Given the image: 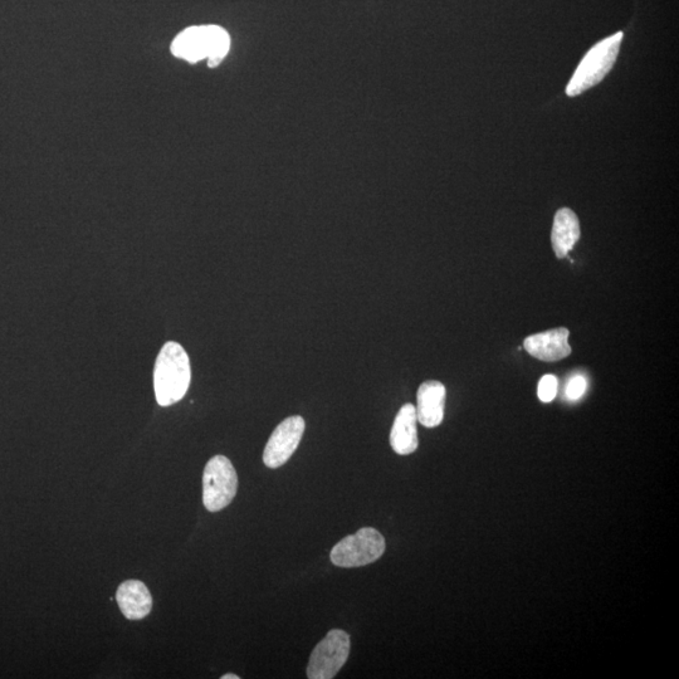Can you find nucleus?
Here are the masks:
<instances>
[{
  "mask_svg": "<svg viewBox=\"0 0 679 679\" xmlns=\"http://www.w3.org/2000/svg\"><path fill=\"white\" fill-rule=\"evenodd\" d=\"M192 370L187 351L183 346L169 341L161 349L154 370L156 400L161 407L180 402L187 394Z\"/></svg>",
  "mask_w": 679,
  "mask_h": 679,
  "instance_id": "f257e3e1",
  "label": "nucleus"
},
{
  "mask_svg": "<svg viewBox=\"0 0 679 679\" xmlns=\"http://www.w3.org/2000/svg\"><path fill=\"white\" fill-rule=\"evenodd\" d=\"M231 38L218 26H199L185 29L174 39V56L195 63L208 57L209 67H217L226 57Z\"/></svg>",
  "mask_w": 679,
  "mask_h": 679,
  "instance_id": "f03ea898",
  "label": "nucleus"
},
{
  "mask_svg": "<svg viewBox=\"0 0 679 679\" xmlns=\"http://www.w3.org/2000/svg\"><path fill=\"white\" fill-rule=\"evenodd\" d=\"M623 38V32H619L591 48L576 68L573 78L566 87V95L579 96L602 82L617 61Z\"/></svg>",
  "mask_w": 679,
  "mask_h": 679,
  "instance_id": "7ed1b4c3",
  "label": "nucleus"
},
{
  "mask_svg": "<svg viewBox=\"0 0 679 679\" xmlns=\"http://www.w3.org/2000/svg\"><path fill=\"white\" fill-rule=\"evenodd\" d=\"M385 539L373 527H364L354 535L346 536L331 550L332 564L340 568H360L375 563L383 556Z\"/></svg>",
  "mask_w": 679,
  "mask_h": 679,
  "instance_id": "20e7f679",
  "label": "nucleus"
},
{
  "mask_svg": "<svg viewBox=\"0 0 679 679\" xmlns=\"http://www.w3.org/2000/svg\"><path fill=\"white\" fill-rule=\"evenodd\" d=\"M238 476L227 457L210 459L203 473V503L209 512L222 511L236 497Z\"/></svg>",
  "mask_w": 679,
  "mask_h": 679,
  "instance_id": "39448f33",
  "label": "nucleus"
},
{
  "mask_svg": "<svg viewBox=\"0 0 679 679\" xmlns=\"http://www.w3.org/2000/svg\"><path fill=\"white\" fill-rule=\"evenodd\" d=\"M350 654V635L344 630L334 629L317 644L312 651L307 677L310 679H331L348 662Z\"/></svg>",
  "mask_w": 679,
  "mask_h": 679,
  "instance_id": "423d86ee",
  "label": "nucleus"
},
{
  "mask_svg": "<svg viewBox=\"0 0 679 679\" xmlns=\"http://www.w3.org/2000/svg\"><path fill=\"white\" fill-rule=\"evenodd\" d=\"M305 420L300 415H293L280 423L268 439L263 462L268 468L276 470L285 464L299 448L305 433Z\"/></svg>",
  "mask_w": 679,
  "mask_h": 679,
  "instance_id": "0eeeda50",
  "label": "nucleus"
},
{
  "mask_svg": "<svg viewBox=\"0 0 679 679\" xmlns=\"http://www.w3.org/2000/svg\"><path fill=\"white\" fill-rule=\"evenodd\" d=\"M570 332L565 327L526 337L524 348L531 356L546 363L563 360L571 354Z\"/></svg>",
  "mask_w": 679,
  "mask_h": 679,
  "instance_id": "6e6552de",
  "label": "nucleus"
},
{
  "mask_svg": "<svg viewBox=\"0 0 679 679\" xmlns=\"http://www.w3.org/2000/svg\"><path fill=\"white\" fill-rule=\"evenodd\" d=\"M446 387L437 380H429L418 389V422L427 428H436L443 422L446 408Z\"/></svg>",
  "mask_w": 679,
  "mask_h": 679,
  "instance_id": "1a4fd4ad",
  "label": "nucleus"
},
{
  "mask_svg": "<svg viewBox=\"0 0 679 679\" xmlns=\"http://www.w3.org/2000/svg\"><path fill=\"white\" fill-rule=\"evenodd\" d=\"M117 604L126 619L140 620L148 617L153 609V597L143 581L127 580L116 593Z\"/></svg>",
  "mask_w": 679,
  "mask_h": 679,
  "instance_id": "9d476101",
  "label": "nucleus"
},
{
  "mask_svg": "<svg viewBox=\"0 0 679 679\" xmlns=\"http://www.w3.org/2000/svg\"><path fill=\"white\" fill-rule=\"evenodd\" d=\"M417 423V410L414 405L410 403L403 405L394 419L390 432V446L395 453L408 456L417 451L419 446Z\"/></svg>",
  "mask_w": 679,
  "mask_h": 679,
  "instance_id": "9b49d317",
  "label": "nucleus"
},
{
  "mask_svg": "<svg viewBox=\"0 0 679 679\" xmlns=\"http://www.w3.org/2000/svg\"><path fill=\"white\" fill-rule=\"evenodd\" d=\"M580 238V223L578 216L569 208H563L556 213L551 242L558 258L568 256L571 249Z\"/></svg>",
  "mask_w": 679,
  "mask_h": 679,
  "instance_id": "f8f14e48",
  "label": "nucleus"
},
{
  "mask_svg": "<svg viewBox=\"0 0 679 679\" xmlns=\"http://www.w3.org/2000/svg\"><path fill=\"white\" fill-rule=\"evenodd\" d=\"M558 378L554 375H545L542 376L540 383H539V388H537V395H539V399L541 400L542 403H550L553 402V400L556 398V395H558Z\"/></svg>",
  "mask_w": 679,
  "mask_h": 679,
  "instance_id": "ddd939ff",
  "label": "nucleus"
},
{
  "mask_svg": "<svg viewBox=\"0 0 679 679\" xmlns=\"http://www.w3.org/2000/svg\"><path fill=\"white\" fill-rule=\"evenodd\" d=\"M585 390L586 380L583 376L576 375L569 381L568 387H566V397L570 400H578L583 397Z\"/></svg>",
  "mask_w": 679,
  "mask_h": 679,
  "instance_id": "4468645a",
  "label": "nucleus"
},
{
  "mask_svg": "<svg viewBox=\"0 0 679 679\" xmlns=\"http://www.w3.org/2000/svg\"><path fill=\"white\" fill-rule=\"evenodd\" d=\"M222 679H239V676H237V674L229 673L226 674V676H222Z\"/></svg>",
  "mask_w": 679,
  "mask_h": 679,
  "instance_id": "2eb2a0df",
  "label": "nucleus"
}]
</instances>
